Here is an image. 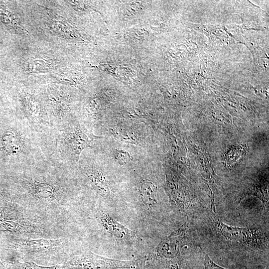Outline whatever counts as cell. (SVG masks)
Instances as JSON below:
<instances>
[{
    "label": "cell",
    "mask_w": 269,
    "mask_h": 269,
    "mask_svg": "<svg viewBox=\"0 0 269 269\" xmlns=\"http://www.w3.org/2000/svg\"><path fill=\"white\" fill-rule=\"evenodd\" d=\"M189 231L186 222L162 239L156 249L157 257L167 269H181L180 252Z\"/></svg>",
    "instance_id": "3"
},
{
    "label": "cell",
    "mask_w": 269,
    "mask_h": 269,
    "mask_svg": "<svg viewBox=\"0 0 269 269\" xmlns=\"http://www.w3.org/2000/svg\"><path fill=\"white\" fill-rule=\"evenodd\" d=\"M96 136L91 133L79 127L66 129L60 134V149L68 154L78 157L82 151L90 146Z\"/></svg>",
    "instance_id": "4"
},
{
    "label": "cell",
    "mask_w": 269,
    "mask_h": 269,
    "mask_svg": "<svg viewBox=\"0 0 269 269\" xmlns=\"http://www.w3.org/2000/svg\"><path fill=\"white\" fill-rule=\"evenodd\" d=\"M0 269H8L6 265L0 259Z\"/></svg>",
    "instance_id": "16"
},
{
    "label": "cell",
    "mask_w": 269,
    "mask_h": 269,
    "mask_svg": "<svg viewBox=\"0 0 269 269\" xmlns=\"http://www.w3.org/2000/svg\"><path fill=\"white\" fill-rule=\"evenodd\" d=\"M30 189L35 196L43 199L53 198L56 193L54 187L50 183L36 181L31 184Z\"/></svg>",
    "instance_id": "11"
},
{
    "label": "cell",
    "mask_w": 269,
    "mask_h": 269,
    "mask_svg": "<svg viewBox=\"0 0 269 269\" xmlns=\"http://www.w3.org/2000/svg\"><path fill=\"white\" fill-rule=\"evenodd\" d=\"M86 174L94 190L100 196L107 197L110 194L108 183L106 177L97 169L88 168Z\"/></svg>",
    "instance_id": "7"
},
{
    "label": "cell",
    "mask_w": 269,
    "mask_h": 269,
    "mask_svg": "<svg viewBox=\"0 0 269 269\" xmlns=\"http://www.w3.org/2000/svg\"><path fill=\"white\" fill-rule=\"evenodd\" d=\"M210 220L216 237L228 244L254 250L264 249L268 245V235L262 230L229 226L213 214Z\"/></svg>",
    "instance_id": "1"
},
{
    "label": "cell",
    "mask_w": 269,
    "mask_h": 269,
    "mask_svg": "<svg viewBox=\"0 0 269 269\" xmlns=\"http://www.w3.org/2000/svg\"><path fill=\"white\" fill-rule=\"evenodd\" d=\"M25 102V112L31 122L38 126H47L49 122L47 116L42 111L39 104L31 98H27Z\"/></svg>",
    "instance_id": "8"
},
{
    "label": "cell",
    "mask_w": 269,
    "mask_h": 269,
    "mask_svg": "<svg viewBox=\"0 0 269 269\" xmlns=\"http://www.w3.org/2000/svg\"><path fill=\"white\" fill-rule=\"evenodd\" d=\"M8 269H65L62 266H53L45 267L36 265L31 262H16L14 263Z\"/></svg>",
    "instance_id": "12"
},
{
    "label": "cell",
    "mask_w": 269,
    "mask_h": 269,
    "mask_svg": "<svg viewBox=\"0 0 269 269\" xmlns=\"http://www.w3.org/2000/svg\"><path fill=\"white\" fill-rule=\"evenodd\" d=\"M113 154L118 163L121 165L128 164L131 159L129 153L123 149H115L113 151Z\"/></svg>",
    "instance_id": "13"
},
{
    "label": "cell",
    "mask_w": 269,
    "mask_h": 269,
    "mask_svg": "<svg viewBox=\"0 0 269 269\" xmlns=\"http://www.w3.org/2000/svg\"><path fill=\"white\" fill-rule=\"evenodd\" d=\"M95 215L104 228L116 238L129 243L134 242L135 235L132 230L102 211H97Z\"/></svg>",
    "instance_id": "5"
},
{
    "label": "cell",
    "mask_w": 269,
    "mask_h": 269,
    "mask_svg": "<svg viewBox=\"0 0 269 269\" xmlns=\"http://www.w3.org/2000/svg\"><path fill=\"white\" fill-rule=\"evenodd\" d=\"M202 257L204 269H229L217 265L203 251H202ZM265 269H269V268L267 267Z\"/></svg>",
    "instance_id": "14"
},
{
    "label": "cell",
    "mask_w": 269,
    "mask_h": 269,
    "mask_svg": "<svg viewBox=\"0 0 269 269\" xmlns=\"http://www.w3.org/2000/svg\"><path fill=\"white\" fill-rule=\"evenodd\" d=\"M139 199L146 207L151 208L157 203V188L150 180H143L139 188Z\"/></svg>",
    "instance_id": "9"
},
{
    "label": "cell",
    "mask_w": 269,
    "mask_h": 269,
    "mask_svg": "<svg viewBox=\"0 0 269 269\" xmlns=\"http://www.w3.org/2000/svg\"><path fill=\"white\" fill-rule=\"evenodd\" d=\"M22 139L16 134L6 132L2 137L3 147L11 154H17L22 149Z\"/></svg>",
    "instance_id": "10"
},
{
    "label": "cell",
    "mask_w": 269,
    "mask_h": 269,
    "mask_svg": "<svg viewBox=\"0 0 269 269\" xmlns=\"http://www.w3.org/2000/svg\"><path fill=\"white\" fill-rule=\"evenodd\" d=\"M62 243V239H21L15 242V248L22 252L38 253L58 247Z\"/></svg>",
    "instance_id": "6"
},
{
    "label": "cell",
    "mask_w": 269,
    "mask_h": 269,
    "mask_svg": "<svg viewBox=\"0 0 269 269\" xmlns=\"http://www.w3.org/2000/svg\"><path fill=\"white\" fill-rule=\"evenodd\" d=\"M0 226L5 228L6 230L9 231H14L16 229L15 223L3 220L0 217Z\"/></svg>",
    "instance_id": "15"
},
{
    "label": "cell",
    "mask_w": 269,
    "mask_h": 269,
    "mask_svg": "<svg viewBox=\"0 0 269 269\" xmlns=\"http://www.w3.org/2000/svg\"><path fill=\"white\" fill-rule=\"evenodd\" d=\"M137 264V261L113 259L87 251L72 257L62 267L65 269H135Z\"/></svg>",
    "instance_id": "2"
}]
</instances>
